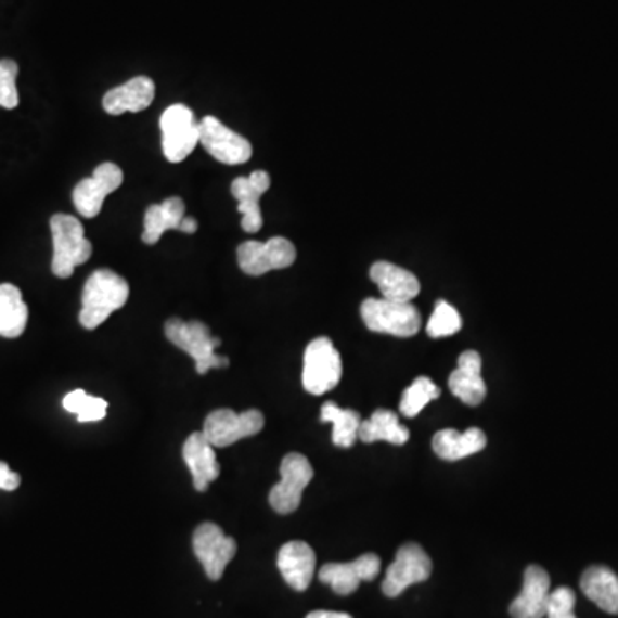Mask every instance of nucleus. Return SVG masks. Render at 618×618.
<instances>
[{"label": "nucleus", "mask_w": 618, "mask_h": 618, "mask_svg": "<svg viewBox=\"0 0 618 618\" xmlns=\"http://www.w3.org/2000/svg\"><path fill=\"white\" fill-rule=\"evenodd\" d=\"M129 284L123 276L102 268L91 273L82 288V308L79 323L87 330L102 325L114 311L128 302Z\"/></svg>", "instance_id": "obj_1"}, {"label": "nucleus", "mask_w": 618, "mask_h": 618, "mask_svg": "<svg viewBox=\"0 0 618 618\" xmlns=\"http://www.w3.org/2000/svg\"><path fill=\"white\" fill-rule=\"evenodd\" d=\"M165 337L194 359L198 375H206L211 368L220 370L231 364L227 356H219L215 352L222 340L214 337L208 325L198 320L184 322L181 318H170L169 322L165 323Z\"/></svg>", "instance_id": "obj_2"}, {"label": "nucleus", "mask_w": 618, "mask_h": 618, "mask_svg": "<svg viewBox=\"0 0 618 618\" xmlns=\"http://www.w3.org/2000/svg\"><path fill=\"white\" fill-rule=\"evenodd\" d=\"M50 231L54 241L52 272L59 279H69L76 267L90 260L93 246L85 237V227L73 215L55 214L50 219Z\"/></svg>", "instance_id": "obj_3"}, {"label": "nucleus", "mask_w": 618, "mask_h": 618, "mask_svg": "<svg viewBox=\"0 0 618 618\" xmlns=\"http://www.w3.org/2000/svg\"><path fill=\"white\" fill-rule=\"evenodd\" d=\"M364 325L376 334L412 337L421 329V314L412 302L390 301V299H364L361 305Z\"/></svg>", "instance_id": "obj_4"}, {"label": "nucleus", "mask_w": 618, "mask_h": 618, "mask_svg": "<svg viewBox=\"0 0 618 618\" xmlns=\"http://www.w3.org/2000/svg\"><path fill=\"white\" fill-rule=\"evenodd\" d=\"M343 378V359L329 337H318L308 344L302 366V387L311 396L334 390Z\"/></svg>", "instance_id": "obj_5"}, {"label": "nucleus", "mask_w": 618, "mask_h": 618, "mask_svg": "<svg viewBox=\"0 0 618 618\" xmlns=\"http://www.w3.org/2000/svg\"><path fill=\"white\" fill-rule=\"evenodd\" d=\"M162 150L172 164L185 160L199 143V123L184 103H173L160 117Z\"/></svg>", "instance_id": "obj_6"}, {"label": "nucleus", "mask_w": 618, "mask_h": 618, "mask_svg": "<svg viewBox=\"0 0 618 618\" xmlns=\"http://www.w3.org/2000/svg\"><path fill=\"white\" fill-rule=\"evenodd\" d=\"M265 417L260 411L234 412L232 409H217L206 416L203 435L211 447L223 449L243 438L255 437L263 429Z\"/></svg>", "instance_id": "obj_7"}, {"label": "nucleus", "mask_w": 618, "mask_h": 618, "mask_svg": "<svg viewBox=\"0 0 618 618\" xmlns=\"http://www.w3.org/2000/svg\"><path fill=\"white\" fill-rule=\"evenodd\" d=\"M314 471L302 453L291 452L282 459L281 481L270 490V505L276 514H293L301 505L302 493L313 479Z\"/></svg>", "instance_id": "obj_8"}, {"label": "nucleus", "mask_w": 618, "mask_h": 618, "mask_svg": "<svg viewBox=\"0 0 618 618\" xmlns=\"http://www.w3.org/2000/svg\"><path fill=\"white\" fill-rule=\"evenodd\" d=\"M296 247L285 237H272L267 243L246 241L237 247V263L246 275L260 276L272 270L288 268L296 261Z\"/></svg>", "instance_id": "obj_9"}, {"label": "nucleus", "mask_w": 618, "mask_h": 618, "mask_svg": "<svg viewBox=\"0 0 618 618\" xmlns=\"http://www.w3.org/2000/svg\"><path fill=\"white\" fill-rule=\"evenodd\" d=\"M432 570V558L425 550L421 549L420 544H404L397 550L396 561L391 562L385 574L382 590L385 596H400L409 585L428 581Z\"/></svg>", "instance_id": "obj_10"}, {"label": "nucleus", "mask_w": 618, "mask_h": 618, "mask_svg": "<svg viewBox=\"0 0 618 618\" xmlns=\"http://www.w3.org/2000/svg\"><path fill=\"white\" fill-rule=\"evenodd\" d=\"M193 550L206 576L211 581H220L223 570L237 552V543L231 536H226L217 524L203 523L194 531Z\"/></svg>", "instance_id": "obj_11"}, {"label": "nucleus", "mask_w": 618, "mask_h": 618, "mask_svg": "<svg viewBox=\"0 0 618 618\" xmlns=\"http://www.w3.org/2000/svg\"><path fill=\"white\" fill-rule=\"evenodd\" d=\"M199 144L220 164H246L253 155L252 143L214 116L199 120Z\"/></svg>", "instance_id": "obj_12"}, {"label": "nucleus", "mask_w": 618, "mask_h": 618, "mask_svg": "<svg viewBox=\"0 0 618 618\" xmlns=\"http://www.w3.org/2000/svg\"><path fill=\"white\" fill-rule=\"evenodd\" d=\"M124 182L123 169L114 162H103L96 167L91 178L82 179L73 191V202L79 215L95 219L102 211L103 202L108 194L119 190Z\"/></svg>", "instance_id": "obj_13"}, {"label": "nucleus", "mask_w": 618, "mask_h": 618, "mask_svg": "<svg viewBox=\"0 0 618 618\" xmlns=\"http://www.w3.org/2000/svg\"><path fill=\"white\" fill-rule=\"evenodd\" d=\"M382 569V561L375 553H364L347 564L323 565L318 577L323 584L330 585L337 594L355 593L363 581H373Z\"/></svg>", "instance_id": "obj_14"}, {"label": "nucleus", "mask_w": 618, "mask_h": 618, "mask_svg": "<svg viewBox=\"0 0 618 618\" xmlns=\"http://www.w3.org/2000/svg\"><path fill=\"white\" fill-rule=\"evenodd\" d=\"M270 188V176L265 170H255L247 178H237L232 181L231 193L237 199V210L243 215L241 227L249 234L260 231L263 227L260 198Z\"/></svg>", "instance_id": "obj_15"}, {"label": "nucleus", "mask_w": 618, "mask_h": 618, "mask_svg": "<svg viewBox=\"0 0 618 618\" xmlns=\"http://www.w3.org/2000/svg\"><path fill=\"white\" fill-rule=\"evenodd\" d=\"M550 576L540 565H529L524 572L523 591L508 606L512 618H544L549 606Z\"/></svg>", "instance_id": "obj_16"}, {"label": "nucleus", "mask_w": 618, "mask_h": 618, "mask_svg": "<svg viewBox=\"0 0 618 618\" xmlns=\"http://www.w3.org/2000/svg\"><path fill=\"white\" fill-rule=\"evenodd\" d=\"M482 359L476 350H466L459 358L458 368L450 373L449 388L464 404L476 408L487 397V385L481 376Z\"/></svg>", "instance_id": "obj_17"}, {"label": "nucleus", "mask_w": 618, "mask_h": 618, "mask_svg": "<svg viewBox=\"0 0 618 618\" xmlns=\"http://www.w3.org/2000/svg\"><path fill=\"white\" fill-rule=\"evenodd\" d=\"M276 565L294 591H306L313 581L317 555L305 541H288L279 552Z\"/></svg>", "instance_id": "obj_18"}, {"label": "nucleus", "mask_w": 618, "mask_h": 618, "mask_svg": "<svg viewBox=\"0 0 618 618\" xmlns=\"http://www.w3.org/2000/svg\"><path fill=\"white\" fill-rule=\"evenodd\" d=\"M215 447L206 440L202 432L191 433L182 447V458L185 466L193 476V485L196 491H206L210 482L219 478L220 464L215 455Z\"/></svg>", "instance_id": "obj_19"}, {"label": "nucleus", "mask_w": 618, "mask_h": 618, "mask_svg": "<svg viewBox=\"0 0 618 618\" xmlns=\"http://www.w3.org/2000/svg\"><path fill=\"white\" fill-rule=\"evenodd\" d=\"M370 279L378 285L382 297L390 301L411 302L421 291L414 273L388 261H376L370 268Z\"/></svg>", "instance_id": "obj_20"}, {"label": "nucleus", "mask_w": 618, "mask_h": 618, "mask_svg": "<svg viewBox=\"0 0 618 618\" xmlns=\"http://www.w3.org/2000/svg\"><path fill=\"white\" fill-rule=\"evenodd\" d=\"M155 99V82L146 76H137L126 85L112 88L103 96V108L111 116H120L124 112H143Z\"/></svg>", "instance_id": "obj_21"}, {"label": "nucleus", "mask_w": 618, "mask_h": 618, "mask_svg": "<svg viewBox=\"0 0 618 618\" xmlns=\"http://www.w3.org/2000/svg\"><path fill=\"white\" fill-rule=\"evenodd\" d=\"M433 452L443 461L455 462L481 452L487 447V435L479 428H469L466 432L455 429H440L435 433L432 441Z\"/></svg>", "instance_id": "obj_22"}, {"label": "nucleus", "mask_w": 618, "mask_h": 618, "mask_svg": "<svg viewBox=\"0 0 618 618\" xmlns=\"http://www.w3.org/2000/svg\"><path fill=\"white\" fill-rule=\"evenodd\" d=\"M185 217V205L179 196H170L160 205H150L144 211V244H157L165 231H179Z\"/></svg>", "instance_id": "obj_23"}, {"label": "nucleus", "mask_w": 618, "mask_h": 618, "mask_svg": "<svg viewBox=\"0 0 618 618\" xmlns=\"http://www.w3.org/2000/svg\"><path fill=\"white\" fill-rule=\"evenodd\" d=\"M581 590L603 611L618 615V576L603 565H593L581 577Z\"/></svg>", "instance_id": "obj_24"}, {"label": "nucleus", "mask_w": 618, "mask_h": 618, "mask_svg": "<svg viewBox=\"0 0 618 618\" xmlns=\"http://www.w3.org/2000/svg\"><path fill=\"white\" fill-rule=\"evenodd\" d=\"M411 433L399 421L396 412L388 409H378L371 417L364 420L359 426L358 438L363 443H375V441H388L394 446H404L408 443Z\"/></svg>", "instance_id": "obj_25"}, {"label": "nucleus", "mask_w": 618, "mask_h": 618, "mask_svg": "<svg viewBox=\"0 0 618 618\" xmlns=\"http://www.w3.org/2000/svg\"><path fill=\"white\" fill-rule=\"evenodd\" d=\"M28 323V306L13 284H0V337L17 338Z\"/></svg>", "instance_id": "obj_26"}, {"label": "nucleus", "mask_w": 618, "mask_h": 618, "mask_svg": "<svg viewBox=\"0 0 618 618\" xmlns=\"http://www.w3.org/2000/svg\"><path fill=\"white\" fill-rule=\"evenodd\" d=\"M320 421L334 425L332 441H334V446L343 447V449L355 446L356 440H358L359 426L363 423L358 411L338 408L332 400L322 405Z\"/></svg>", "instance_id": "obj_27"}, {"label": "nucleus", "mask_w": 618, "mask_h": 618, "mask_svg": "<svg viewBox=\"0 0 618 618\" xmlns=\"http://www.w3.org/2000/svg\"><path fill=\"white\" fill-rule=\"evenodd\" d=\"M441 396L440 388L428 376H417L402 394L400 412L405 417H416L429 402Z\"/></svg>", "instance_id": "obj_28"}, {"label": "nucleus", "mask_w": 618, "mask_h": 618, "mask_svg": "<svg viewBox=\"0 0 618 618\" xmlns=\"http://www.w3.org/2000/svg\"><path fill=\"white\" fill-rule=\"evenodd\" d=\"M461 326L462 320L458 309L447 301H437L435 311H433L428 325H426V332L432 338H443L458 334Z\"/></svg>", "instance_id": "obj_29"}, {"label": "nucleus", "mask_w": 618, "mask_h": 618, "mask_svg": "<svg viewBox=\"0 0 618 618\" xmlns=\"http://www.w3.org/2000/svg\"><path fill=\"white\" fill-rule=\"evenodd\" d=\"M17 73H20V67L13 59L0 61V107L8 108V111H13L20 103L16 87Z\"/></svg>", "instance_id": "obj_30"}, {"label": "nucleus", "mask_w": 618, "mask_h": 618, "mask_svg": "<svg viewBox=\"0 0 618 618\" xmlns=\"http://www.w3.org/2000/svg\"><path fill=\"white\" fill-rule=\"evenodd\" d=\"M576 593L570 588H558L552 591L546 606V618H577L574 615Z\"/></svg>", "instance_id": "obj_31"}, {"label": "nucleus", "mask_w": 618, "mask_h": 618, "mask_svg": "<svg viewBox=\"0 0 618 618\" xmlns=\"http://www.w3.org/2000/svg\"><path fill=\"white\" fill-rule=\"evenodd\" d=\"M108 404L100 397L88 396L82 402L81 411L78 412L79 423H93V421L103 420L107 416Z\"/></svg>", "instance_id": "obj_32"}, {"label": "nucleus", "mask_w": 618, "mask_h": 618, "mask_svg": "<svg viewBox=\"0 0 618 618\" xmlns=\"http://www.w3.org/2000/svg\"><path fill=\"white\" fill-rule=\"evenodd\" d=\"M21 478L20 474L9 469L5 462H0V490L14 491L20 488Z\"/></svg>", "instance_id": "obj_33"}, {"label": "nucleus", "mask_w": 618, "mask_h": 618, "mask_svg": "<svg viewBox=\"0 0 618 618\" xmlns=\"http://www.w3.org/2000/svg\"><path fill=\"white\" fill-rule=\"evenodd\" d=\"M87 391L78 388V390H73L70 394H67V396L64 397V400H62V405H64V409H66L67 412H73V414H76V416H78V412L81 411L82 402L87 400Z\"/></svg>", "instance_id": "obj_34"}, {"label": "nucleus", "mask_w": 618, "mask_h": 618, "mask_svg": "<svg viewBox=\"0 0 618 618\" xmlns=\"http://www.w3.org/2000/svg\"><path fill=\"white\" fill-rule=\"evenodd\" d=\"M179 231L184 232V234H194V232L198 231V222L193 217H184Z\"/></svg>", "instance_id": "obj_35"}, {"label": "nucleus", "mask_w": 618, "mask_h": 618, "mask_svg": "<svg viewBox=\"0 0 618 618\" xmlns=\"http://www.w3.org/2000/svg\"><path fill=\"white\" fill-rule=\"evenodd\" d=\"M306 618H352L350 615L340 614V611H325V610H317L311 611Z\"/></svg>", "instance_id": "obj_36"}]
</instances>
